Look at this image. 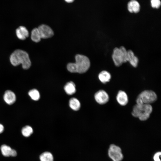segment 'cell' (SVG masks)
<instances>
[{
    "label": "cell",
    "mask_w": 161,
    "mask_h": 161,
    "mask_svg": "<svg viewBox=\"0 0 161 161\" xmlns=\"http://www.w3.org/2000/svg\"><path fill=\"white\" fill-rule=\"evenodd\" d=\"M75 62L70 63L67 65L68 71L72 73H83L86 72L90 65L89 58L82 55L77 54L75 56Z\"/></svg>",
    "instance_id": "cell-1"
},
{
    "label": "cell",
    "mask_w": 161,
    "mask_h": 161,
    "mask_svg": "<svg viewBox=\"0 0 161 161\" xmlns=\"http://www.w3.org/2000/svg\"><path fill=\"white\" fill-rule=\"evenodd\" d=\"M10 61L11 64L16 66L20 64L25 69H29L31 66V62L28 53L23 50L17 49L14 51L10 57Z\"/></svg>",
    "instance_id": "cell-2"
},
{
    "label": "cell",
    "mask_w": 161,
    "mask_h": 161,
    "mask_svg": "<svg viewBox=\"0 0 161 161\" xmlns=\"http://www.w3.org/2000/svg\"><path fill=\"white\" fill-rule=\"evenodd\" d=\"M153 108L151 104H136L133 108L132 115L138 117L141 121L147 120L150 117Z\"/></svg>",
    "instance_id": "cell-3"
},
{
    "label": "cell",
    "mask_w": 161,
    "mask_h": 161,
    "mask_svg": "<svg viewBox=\"0 0 161 161\" xmlns=\"http://www.w3.org/2000/svg\"><path fill=\"white\" fill-rule=\"evenodd\" d=\"M144 104H150L157 99L156 93L151 90H145L142 92L138 96Z\"/></svg>",
    "instance_id": "cell-4"
},
{
    "label": "cell",
    "mask_w": 161,
    "mask_h": 161,
    "mask_svg": "<svg viewBox=\"0 0 161 161\" xmlns=\"http://www.w3.org/2000/svg\"><path fill=\"white\" fill-rule=\"evenodd\" d=\"M109 158L113 161H121L123 158V155L121 148L114 144H111L108 151Z\"/></svg>",
    "instance_id": "cell-5"
},
{
    "label": "cell",
    "mask_w": 161,
    "mask_h": 161,
    "mask_svg": "<svg viewBox=\"0 0 161 161\" xmlns=\"http://www.w3.org/2000/svg\"><path fill=\"white\" fill-rule=\"evenodd\" d=\"M41 38L46 39L52 37L54 32L49 26L43 24L40 25L38 28Z\"/></svg>",
    "instance_id": "cell-6"
},
{
    "label": "cell",
    "mask_w": 161,
    "mask_h": 161,
    "mask_svg": "<svg viewBox=\"0 0 161 161\" xmlns=\"http://www.w3.org/2000/svg\"><path fill=\"white\" fill-rule=\"evenodd\" d=\"M96 101L99 104H104L109 100V97L107 93L104 90H100L97 92L94 95Z\"/></svg>",
    "instance_id": "cell-7"
},
{
    "label": "cell",
    "mask_w": 161,
    "mask_h": 161,
    "mask_svg": "<svg viewBox=\"0 0 161 161\" xmlns=\"http://www.w3.org/2000/svg\"><path fill=\"white\" fill-rule=\"evenodd\" d=\"M112 57L116 66H119L123 63L121 51L119 48L115 47L114 49Z\"/></svg>",
    "instance_id": "cell-8"
},
{
    "label": "cell",
    "mask_w": 161,
    "mask_h": 161,
    "mask_svg": "<svg viewBox=\"0 0 161 161\" xmlns=\"http://www.w3.org/2000/svg\"><path fill=\"white\" fill-rule=\"evenodd\" d=\"M116 100L118 103L122 106H126L128 103V98L127 94L124 91H118L116 96Z\"/></svg>",
    "instance_id": "cell-9"
},
{
    "label": "cell",
    "mask_w": 161,
    "mask_h": 161,
    "mask_svg": "<svg viewBox=\"0 0 161 161\" xmlns=\"http://www.w3.org/2000/svg\"><path fill=\"white\" fill-rule=\"evenodd\" d=\"M4 100L8 105L14 103L16 101V96L12 91L7 90L5 91L4 95Z\"/></svg>",
    "instance_id": "cell-10"
},
{
    "label": "cell",
    "mask_w": 161,
    "mask_h": 161,
    "mask_svg": "<svg viewBox=\"0 0 161 161\" xmlns=\"http://www.w3.org/2000/svg\"><path fill=\"white\" fill-rule=\"evenodd\" d=\"M16 34L18 39L21 40H24L29 36V32L24 26H20L16 30Z\"/></svg>",
    "instance_id": "cell-11"
},
{
    "label": "cell",
    "mask_w": 161,
    "mask_h": 161,
    "mask_svg": "<svg viewBox=\"0 0 161 161\" xmlns=\"http://www.w3.org/2000/svg\"><path fill=\"white\" fill-rule=\"evenodd\" d=\"M1 150L2 154L5 157H15L17 155V152L15 150L6 145H2Z\"/></svg>",
    "instance_id": "cell-12"
},
{
    "label": "cell",
    "mask_w": 161,
    "mask_h": 161,
    "mask_svg": "<svg viewBox=\"0 0 161 161\" xmlns=\"http://www.w3.org/2000/svg\"><path fill=\"white\" fill-rule=\"evenodd\" d=\"M129 61L131 65L134 67L137 66L138 62V58L134 55L133 52L131 50L127 51V61Z\"/></svg>",
    "instance_id": "cell-13"
},
{
    "label": "cell",
    "mask_w": 161,
    "mask_h": 161,
    "mask_svg": "<svg viewBox=\"0 0 161 161\" xmlns=\"http://www.w3.org/2000/svg\"><path fill=\"white\" fill-rule=\"evenodd\" d=\"M128 9L130 12L137 13L140 11V5L137 1L132 0L128 3Z\"/></svg>",
    "instance_id": "cell-14"
},
{
    "label": "cell",
    "mask_w": 161,
    "mask_h": 161,
    "mask_svg": "<svg viewBox=\"0 0 161 161\" xmlns=\"http://www.w3.org/2000/svg\"><path fill=\"white\" fill-rule=\"evenodd\" d=\"M98 77L100 80L103 83L110 81L111 76L108 71L103 70L100 72L98 75Z\"/></svg>",
    "instance_id": "cell-15"
},
{
    "label": "cell",
    "mask_w": 161,
    "mask_h": 161,
    "mask_svg": "<svg viewBox=\"0 0 161 161\" xmlns=\"http://www.w3.org/2000/svg\"><path fill=\"white\" fill-rule=\"evenodd\" d=\"M64 89L67 94L69 95H73L76 92L75 84L72 81L68 82L64 86Z\"/></svg>",
    "instance_id": "cell-16"
},
{
    "label": "cell",
    "mask_w": 161,
    "mask_h": 161,
    "mask_svg": "<svg viewBox=\"0 0 161 161\" xmlns=\"http://www.w3.org/2000/svg\"><path fill=\"white\" fill-rule=\"evenodd\" d=\"M70 107L74 111H78L80 107V104L79 100L75 98H71L69 102Z\"/></svg>",
    "instance_id": "cell-17"
},
{
    "label": "cell",
    "mask_w": 161,
    "mask_h": 161,
    "mask_svg": "<svg viewBox=\"0 0 161 161\" xmlns=\"http://www.w3.org/2000/svg\"><path fill=\"white\" fill-rule=\"evenodd\" d=\"M31 38L34 42L37 43L40 41L41 38L38 28H35L32 30Z\"/></svg>",
    "instance_id": "cell-18"
},
{
    "label": "cell",
    "mask_w": 161,
    "mask_h": 161,
    "mask_svg": "<svg viewBox=\"0 0 161 161\" xmlns=\"http://www.w3.org/2000/svg\"><path fill=\"white\" fill-rule=\"evenodd\" d=\"M41 161H53V157L52 154L49 152H45L40 156Z\"/></svg>",
    "instance_id": "cell-19"
},
{
    "label": "cell",
    "mask_w": 161,
    "mask_h": 161,
    "mask_svg": "<svg viewBox=\"0 0 161 161\" xmlns=\"http://www.w3.org/2000/svg\"><path fill=\"white\" fill-rule=\"evenodd\" d=\"M28 95L31 98L34 100L37 101L40 98L39 92L37 89H35L30 90L28 92Z\"/></svg>",
    "instance_id": "cell-20"
},
{
    "label": "cell",
    "mask_w": 161,
    "mask_h": 161,
    "mask_svg": "<svg viewBox=\"0 0 161 161\" xmlns=\"http://www.w3.org/2000/svg\"><path fill=\"white\" fill-rule=\"evenodd\" d=\"M32 128L29 126H25L22 129L21 132L23 135L26 137H29L33 133Z\"/></svg>",
    "instance_id": "cell-21"
},
{
    "label": "cell",
    "mask_w": 161,
    "mask_h": 161,
    "mask_svg": "<svg viewBox=\"0 0 161 161\" xmlns=\"http://www.w3.org/2000/svg\"><path fill=\"white\" fill-rule=\"evenodd\" d=\"M122 55L123 62L124 63L127 61V51L123 46H121L119 48Z\"/></svg>",
    "instance_id": "cell-22"
},
{
    "label": "cell",
    "mask_w": 161,
    "mask_h": 161,
    "mask_svg": "<svg viewBox=\"0 0 161 161\" xmlns=\"http://www.w3.org/2000/svg\"><path fill=\"white\" fill-rule=\"evenodd\" d=\"M151 4L153 8H159L161 5V2L160 0H151Z\"/></svg>",
    "instance_id": "cell-23"
},
{
    "label": "cell",
    "mask_w": 161,
    "mask_h": 161,
    "mask_svg": "<svg viewBox=\"0 0 161 161\" xmlns=\"http://www.w3.org/2000/svg\"><path fill=\"white\" fill-rule=\"evenodd\" d=\"M161 153L160 151L157 152L153 156L154 161H161L160 159Z\"/></svg>",
    "instance_id": "cell-24"
},
{
    "label": "cell",
    "mask_w": 161,
    "mask_h": 161,
    "mask_svg": "<svg viewBox=\"0 0 161 161\" xmlns=\"http://www.w3.org/2000/svg\"><path fill=\"white\" fill-rule=\"evenodd\" d=\"M4 130V127L3 125L0 124V134L2 133Z\"/></svg>",
    "instance_id": "cell-25"
},
{
    "label": "cell",
    "mask_w": 161,
    "mask_h": 161,
    "mask_svg": "<svg viewBox=\"0 0 161 161\" xmlns=\"http://www.w3.org/2000/svg\"><path fill=\"white\" fill-rule=\"evenodd\" d=\"M65 1L68 3H71L73 2L75 0H64Z\"/></svg>",
    "instance_id": "cell-26"
}]
</instances>
